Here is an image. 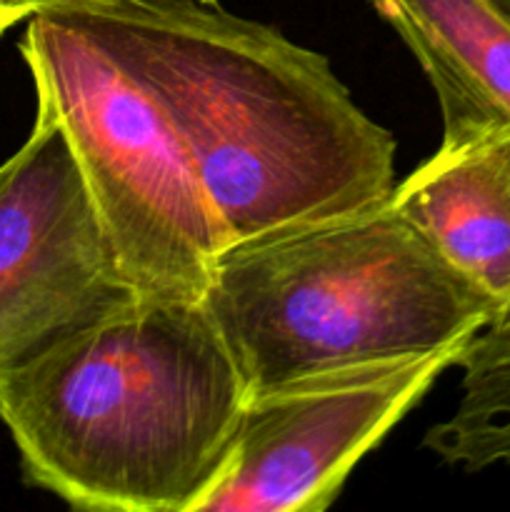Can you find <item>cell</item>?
Masks as SVG:
<instances>
[{
  "label": "cell",
  "instance_id": "obj_1",
  "mask_svg": "<svg viewBox=\"0 0 510 512\" xmlns=\"http://www.w3.org/2000/svg\"><path fill=\"white\" fill-rule=\"evenodd\" d=\"M160 103L228 248L373 208L395 188L393 133L330 60L218 0L58 5Z\"/></svg>",
  "mask_w": 510,
  "mask_h": 512
},
{
  "label": "cell",
  "instance_id": "obj_2",
  "mask_svg": "<svg viewBox=\"0 0 510 512\" xmlns=\"http://www.w3.org/2000/svg\"><path fill=\"white\" fill-rule=\"evenodd\" d=\"M250 398L203 298H145L0 380L30 485L78 510L200 512Z\"/></svg>",
  "mask_w": 510,
  "mask_h": 512
},
{
  "label": "cell",
  "instance_id": "obj_3",
  "mask_svg": "<svg viewBox=\"0 0 510 512\" xmlns=\"http://www.w3.org/2000/svg\"><path fill=\"white\" fill-rule=\"evenodd\" d=\"M203 303L250 395L458 350L495 318L390 198L230 245Z\"/></svg>",
  "mask_w": 510,
  "mask_h": 512
},
{
  "label": "cell",
  "instance_id": "obj_4",
  "mask_svg": "<svg viewBox=\"0 0 510 512\" xmlns=\"http://www.w3.org/2000/svg\"><path fill=\"white\" fill-rule=\"evenodd\" d=\"M20 53L130 285L145 298H203L228 235L158 100L55 8L30 15Z\"/></svg>",
  "mask_w": 510,
  "mask_h": 512
},
{
  "label": "cell",
  "instance_id": "obj_5",
  "mask_svg": "<svg viewBox=\"0 0 510 512\" xmlns=\"http://www.w3.org/2000/svg\"><path fill=\"white\" fill-rule=\"evenodd\" d=\"M138 298L58 115L38 100L28 140L0 165V380Z\"/></svg>",
  "mask_w": 510,
  "mask_h": 512
},
{
  "label": "cell",
  "instance_id": "obj_6",
  "mask_svg": "<svg viewBox=\"0 0 510 512\" xmlns=\"http://www.w3.org/2000/svg\"><path fill=\"white\" fill-rule=\"evenodd\" d=\"M458 350L340 370L250 395L200 512H323L355 465L425 398Z\"/></svg>",
  "mask_w": 510,
  "mask_h": 512
},
{
  "label": "cell",
  "instance_id": "obj_7",
  "mask_svg": "<svg viewBox=\"0 0 510 512\" xmlns=\"http://www.w3.org/2000/svg\"><path fill=\"white\" fill-rule=\"evenodd\" d=\"M390 203L498 318L510 303V123L443 118L440 148L395 183Z\"/></svg>",
  "mask_w": 510,
  "mask_h": 512
},
{
  "label": "cell",
  "instance_id": "obj_8",
  "mask_svg": "<svg viewBox=\"0 0 510 512\" xmlns=\"http://www.w3.org/2000/svg\"><path fill=\"white\" fill-rule=\"evenodd\" d=\"M415 55L440 113L510 123V0H370Z\"/></svg>",
  "mask_w": 510,
  "mask_h": 512
},
{
  "label": "cell",
  "instance_id": "obj_9",
  "mask_svg": "<svg viewBox=\"0 0 510 512\" xmlns=\"http://www.w3.org/2000/svg\"><path fill=\"white\" fill-rule=\"evenodd\" d=\"M460 400L423 445L443 463L480 473L510 463V320L480 328L458 353Z\"/></svg>",
  "mask_w": 510,
  "mask_h": 512
},
{
  "label": "cell",
  "instance_id": "obj_10",
  "mask_svg": "<svg viewBox=\"0 0 510 512\" xmlns=\"http://www.w3.org/2000/svg\"><path fill=\"white\" fill-rule=\"evenodd\" d=\"M35 10V0H0V35L8 33L20 20H28Z\"/></svg>",
  "mask_w": 510,
  "mask_h": 512
},
{
  "label": "cell",
  "instance_id": "obj_11",
  "mask_svg": "<svg viewBox=\"0 0 510 512\" xmlns=\"http://www.w3.org/2000/svg\"><path fill=\"white\" fill-rule=\"evenodd\" d=\"M68 3H80V0H35L38 10L43 8H58V5H68Z\"/></svg>",
  "mask_w": 510,
  "mask_h": 512
},
{
  "label": "cell",
  "instance_id": "obj_12",
  "mask_svg": "<svg viewBox=\"0 0 510 512\" xmlns=\"http://www.w3.org/2000/svg\"><path fill=\"white\" fill-rule=\"evenodd\" d=\"M495 320H510V303L505 305V308H503V313H500L498 318H495Z\"/></svg>",
  "mask_w": 510,
  "mask_h": 512
},
{
  "label": "cell",
  "instance_id": "obj_13",
  "mask_svg": "<svg viewBox=\"0 0 510 512\" xmlns=\"http://www.w3.org/2000/svg\"><path fill=\"white\" fill-rule=\"evenodd\" d=\"M205 3H213V0H205Z\"/></svg>",
  "mask_w": 510,
  "mask_h": 512
}]
</instances>
